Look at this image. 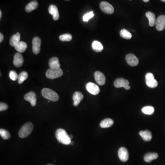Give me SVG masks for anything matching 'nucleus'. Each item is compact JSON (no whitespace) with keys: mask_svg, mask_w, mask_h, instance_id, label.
<instances>
[{"mask_svg":"<svg viewBox=\"0 0 165 165\" xmlns=\"http://www.w3.org/2000/svg\"><path fill=\"white\" fill-rule=\"evenodd\" d=\"M4 39V36L1 33H0V42L1 43Z\"/></svg>","mask_w":165,"mask_h":165,"instance_id":"f704fd0d","label":"nucleus"},{"mask_svg":"<svg viewBox=\"0 0 165 165\" xmlns=\"http://www.w3.org/2000/svg\"><path fill=\"white\" fill-rule=\"evenodd\" d=\"M49 12L50 14L53 16V19L55 21L58 20L59 18V13L58 8L54 5H51L48 8Z\"/></svg>","mask_w":165,"mask_h":165,"instance_id":"2eb2a0df","label":"nucleus"},{"mask_svg":"<svg viewBox=\"0 0 165 165\" xmlns=\"http://www.w3.org/2000/svg\"><path fill=\"white\" fill-rule=\"evenodd\" d=\"M38 7V3L36 1H33L29 3L25 8L26 12H30L33 10L36 9Z\"/></svg>","mask_w":165,"mask_h":165,"instance_id":"412c9836","label":"nucleus"},{"mask_svg":"<svg viewBox=\"0 0 165 165\" xmlns=\"http://www.w3.org/2000/svg\"><path fill=\"white\" fill-rule=\"evenodd\" d=\"M24 59L22 55L20 53H16L14 56L13 64L16 67H20L23 64Z\"/></svg>","mask_w":165,"mask_h":165,"instance_id":"dca6fc26","label":"nucleus"},{"mask_svg":"<svg viewBox=\"0 0 165 165\" xmlns=\"http://www.w3.org/2000/svg\"><path fill=\"white\" fill-rule=\"evenodd\" d=\"M146 16L148 19L149 25L151 27L155 25L156 18L155 14L151 12H148L146 13Z\"/></svg>","mask_w":165,"mask_h":165,"instance_id":"aec40b11","label":"nucleus"},{"mask_svg":"<svg viewBox=\"0 0 165 165\" xmlns=\"http://www.w3.org/2000/svg\"><path fill=\"white\" fill-rule=\"evenodd\" d=\"M155 28L158 31H162L165 29V16L161 15L156 19Z\"/></svg>","mask_w":165,"mask_h":165,"instance_id":"9d476101","label":"nucleus"},{"mask_svg":"<svg viewBox=\"0 0 165 165\" xmlns=\"http://www.w3.org/2000/svg\"><path fill=\"white\" fill-rule=\"evenodd\" d=\"M155 111V109L151 106H146L142 109L143 113L146 115H152Z\"/></svg>","mask_w":165,"mask_h":165,"instance_id":"c85d7f7f","label":"nucleus"},{"mask_svg":"<svg viewBox=\"0 0 165 165\" xmlns=\"http://www.w3.org/2000/svg\"><path fill=\"white\" fill-rule=\"evenodd\" d=\"M143 1H144L145 2H148V1H149L150 0H143Z\"/></svg>","mask_w":165,"mask_h":165,"instance_id":"e433bc0d","label":"nucleus"},{"mask_svg":"<svg viewBox=\"0 0 165 165\" xmlns=\"http://www.w3.org/2000/svg\"><path fill=\"white\" fill-rule=\"evenodd\" d=\"M27 46V44L25 42L20 41L18 44H16L14 47L16 51L20 53H23L26 51Z\"/></svg>","mask_w":165,"mask_h":165,"instance_id":"5701e85b","label":"nucleus"},{"mask_svg":"<svg viewBox=\"0 0 165 165\" xmlns=\"http://www.w3.org/2000/svg\"><path fill=\"white\" fill-rule=\"evenodd\" d=\"M52 165V164H48V165Z\"/></svg>","mask_w":165,"mask_h":165,"instance_id":"a19ab883","label":"nucleus"},{"mask_svg":"<svg viewBox=\"0 0 165 165\" xmlns=\"http://www.w3.org/2000/svg\"><path fill=\"white\" fill-rule=\"evenodd\" d=\"M49 65L50 68L52 69H59L60 68V67L59 60L58 58L56 57H52L49 60Z\"/></svg>","mask_w":165,"mask_h":165,"instance_id":"f3484780","label":"nucleus"},{"mask_svg":"<svg viewBox=\"0 0 165 165\" xmlns=\"http://www.w3.org/2000/svg\"><path fill=\"white\" fill-rule=\"evenodd\" d=\"M41 38L38 37L36 36L34 38L32 41V45H33V53L35 55L38 54L41 51Z\"/></svg>","mask_w":165,"mask_h":165,"instance_id":"6e6552de","label":"nucleus"},{"mask_svg":"<svg viewBox=\"0 0 165 165\" xmlns=\"http://www.w3.org/2000/svg\"><path fill=\"white\" fill-rule=\"evenodd\" d=\"M28 78V74L26 72L23 71L19 74L18 81L19 84H22Z\"/></svg>","mask_w":165,"mask_h":165,"instance_id":"bb28decb","label":"nucleus"},{"mask_svg":"<svg viewBox=\"0 0 165 165\" xmlns=\"http://www.w3.org/2000/svg\"><path fill=\"white\" fill-rule=\"evenodd\" d=\"M126 60L127 63L132 67L137 66L139 64V59L133 54H129L126 55Z\"/></svg>","mask_w":165,"mask_h":165,"instance_id":"f8f14e48","label":"nucleus"},{"mask_svg":"<svg viewBox=\"0 0 165 165\" xmlns=\"http://www.w3.org/2000/svg\"><path fill=\"white\" fill-rule=\"evenodd\" d=\"M34 129V125L31 122H27L22 126L19 131V135L21 138H25L31 134Z\"/></svg>","mask_w":165,"mask_h":165,"instance_id":"f03ea898","label":"nucleus"},{"mask_svg":"<svg viewBox=\"0 0 165 165\" xmlns=\"http://www.w3.org/2000/svg\"><path fill=\"white\" fill-rule=\"evenodd\" d=\"M86 89L92 95H97L100 93V89L99 86L93 82H88L86 85Z\"/></svg>","mask_w":165,"mask_h":165,"instance_id":"1a4fd4ad","label":"nucleus"},{"mask_svg":"<svg viewBox=\"0 0 165 165\" xmlns=\"http://www.w3.org/2000/svg\"><path fill=\"white\" fill-rule=\"evenodd\" d=\"M114 85L115 87L116 88L123 87L127 90H129L130 89V86L129 85V82L124 78H118L115 81Z\"/></svg>","mask_w":165,"mask_h":165,"instance_id":"0eeeda50","label":"nucleus"},{"mask_svg":"<svg viewBox=\"0 0 165 165\" xmlns=\"http://www.w3.org/2000/svg\"><path fill=\"white\" fill-rule=\"evenodd\" d=\"M83 98H84V96L82 93L78 91L75 92L73 96L74 106L75 107L78 106Z\"/></svg>","mask_w":165,"mask_h":165,"instance_id":"a211bd4d","label":"nucleus"},{"mask_svg":"<svg viewBox=\"0 0 165 165\" xmlns=\"http://www.w3.org/2000/svg\"><path fill=\"white\" fill-rule=\"evenodd\" d=\"M24 98L25 100L30 102L32 107L36 106L37 99L35 93L33 91L30 92L24 96Z\"/></svg>","mask_w":165,"mask_h":165,"instance_id":"9b49d317","label":"nucleus"},{"mask_svg":"<svg viewBox=\"0 0 165 165\" xmlns=\"http://www.w3.org/2000/svg\"><path fill=\"white\" fill-rule=\"evenodd\" d=\"M162 1H163V2H165V0H161Z\"/></svg>","mask_w":165,"mask_h":165,"instance_id":"ea45409f","label":"nucleus"},{"mask_svg":"<svg viewBox=\"0 0 165 165\" xmlns=\"http://www.w3.org/2000/svg\"><path fill=\"white\" fill-rule=\"evenodd\" d=\"M139 134L144 141H150L152 139V133L148 130L140 131Z\"/></svg>","mask_w":165,"mask_h":165,"instance_id":"6ab92c4d","label":"nucleus"},{"mask_svg":"<svg viewBox=\"0 0 165 165\" xmlns=\"http://www.w3.org/2000/svg\"><path fill=\"white\" fill-rule=\"evenodd\" d=\"M94 16V14L93 12L91 11V12H90L85 14L83 16L82 19H83V20L85 22H88L89 20L90 19L92 18Z\"/></svg>","mask_w":165,"mask_h":165,"instance_id":"2f4dec72","label":"nucleus"},{"mask_svg":"<svg viewBox=\"0 0 165 165\" xmlns=\"http://www.w3.org/2000/svg\"><path fill=\"white\" fill-rule=\"evenodd\" d=\"M56 137L59 143L65 145L71 144V139L64 129H59L56 132Z\"/></svg>","mask_w":165,"mask_h":165,"instance_id":"f257e3e1","label":"nucleus"},{"mask_svg":"<svg viewBox=\"0 0 165 165\" xmlns=\"http://www.w3.org/2000/svg\"><path fill=\"white\" fill-rule=\"evenodd\" d=\"M69 137H70V138L71 139V140H72V139H73V136L70 135Z\"/></svg>","mask_w":165,"mask_h":165,"instance_id":"4c0bfd02","label":"nucleus"},{"mask_svg":"<svg viewBox=\"0 0 165 165\" xmlns=\"http://www.w3.org/2000/svg\"><path fill=\"white\" fill-rule=\"evenodd\" d=\"M158 157V155L156 153H148L144 156V161L146 162H151L154 160L156 159Z\"/></svg>","mask_w":165,"mask_h":165,"instance_id":"b1692460","label":"nucleus"},{"mask_svg":"<svg viewBox=\"0 0 165 165\" xmlns=\"http://www.w3.org/2000/svg\"><path fill=\"white\" fill-rule=\"evenodd\" d=\"M145 82L147 85L151 88H155L158 86V82L154 78V75L148 73L145 75Z\"/></svg>","mask_w":165,"mask_h":165,"instance_id":"39448f33","label":"nucleus"},{"mask_svg":"<svg viewBox=\"0 0 165 165\" xmlns=\"http://www.w3.org/2000/svg\"><path fill=\"white\" fill-rule=\"evenodd\" d=\"M113 121L110 118H107L101 121L100 123V126L103 129L110 128L113 124Z\"/></svg>","mask_w":165,"mask_h":165,"instance_id":"a878e982","label":"nucleus"},{"mask_svg":"<svg viewBox=\"0 0 165 165\" xmlns=\"http://www.w3.org/2000/svg\"><path fill=\"white\" fill-rule=\"evenodd\" d=\"M1 16H2V12H1V11H0V19H1Z\"/></svg>","mask_w":165,"mask_h":165,"instance_id":"c9c22d12","label":"nucleus"},{"mask_svg":"<svg viewBox=\"0 0 165 165\" xmlns=\"http://www.w3.org/2000/svg\"><path fill=\"white\" fill-rule=\"evenodd\" d=\"M0 135L4 140H8L10 138V134L7 130L1 129H0Z\"/></svg>","mask_w":165,"mask_h":165,"instance_id":"7c9ffc66","label":"nucleus"},{"mask_svg":"<svg viewBox=\"0 0 165 165\" xmlns=\"http://www.w3.org/2000/svg\"><path fill=\"white\" fill-rule=\"evenodd\" d=\"M73 144H74V142H71V145H73Z\"/></svg>","mask_w":165,"mask_h":165,"instance_id":"58836bf2","label":"nucleus"},{"mask_svg":"<svg viewBox=\"0 0 165 165\" xmlns=\"http://www.w3.org/2000/svg\"><path fill=\"white\" fill-rule=\"evenodd\" d=\"M8 106L7 104L3 102H1L0 103V111H6L8 110Z\"/></svg>","mask_w":165,"mask_h":165,"instance_id":"72a5a7b5","label":"nucleus"},{"mask_svg":"<svg viewBox=\"0 0 165 165\" xmlns=\"http://www.w3.org/2000/svg\"><path fill=\"white\" fill-rule=\"evenodd\" d=\"M118 155L122 162H126L129 158V152L126 148L124 147L120 148L118 152Z\"/></svg>","mask_w":165,"mask_h":165,"instance_id":"4468645a","label":"nucleus"},{"mask_svg":"<svg viewBox=\"0 0 165 165\" xmlns=\"http://www.w3.org/2000/svg\"><path fill=\"white\" fill-rule=\"evenodd\" d=\"M65 1H69V0H65Z\"/></svg>","mask_w":165,"mask_h":165,"instance_id":"79ce46f5","label":"nucleus"},{"mask_svg":"<svg viewBox=\"0 0 165 165\" xmlns=\"http://www.w3.org/2000/svg\"><path fill=\"white\" fill-rule=\"evenodd\" d=\"M92 46L94 51L96 52H100L103 50V46L100 42L98 41H94L92 44Z\"/></svg>","mask_w":165,"mask_h":165,"instance_id":"393cba45","label":"nucleus"},{"mask_svg":"<svg viewBox=\"0 0 165 165\" xmlns=\"http://www.w3.org/2000/svg\"><path fill=\"white\" fill-rule=\"evenodd\" d=\"M120 34L122 37L126 40H130L132 38V34L131 33L125 29L121 30Z\"/></svg>","mask_w":165,"mask_h":165,"instance_id":"cd10ccee","label":"nucleus"},{"mask_svg":"<svg viewBox=\"0 0 165 165\" xmlns=\"http://www.w3.org/2000/svg\"><path fill=\"white\" fill-rule=\"evenodd\" d=\"M9 75L10 78L14 81L16 80V79H18L19 78L18 74L15 71H11L9 72Z\"/></svg>","mask_w":165,"mask_h":165,"instance_id":"473e14b6","label":"nucleus"},{"mask_svg":"<svg viewBox=\"0 0 165 165\" xmlns=\"http://www.w3.org/2000/svg\"><path fill=\"white\" fill-rule=\"evenodd\" d=\"M41 94L44 98L51 101H57L59 98L56 92L48 88H44L42 90Z\"/></svg>","mask_w":165,"mask_h":165,"instance_id":"7ed1b4c3","label":"nucleus"},{"mask_svg":"<svg viewBox=\"0 0 165 165\" xmlns=\"http://www.w3.org/2000/svg\"><path fill=\"white\" fill-rule=\"evenodd\" d=\"M100 10L104 13L111 14L114 12V9L111 4L106 1H102L100 4Z\"/></svg>","mask_w":165,"mask_h":165,"instance_id":"423d86ee","label":"nucleus"},{"mask_svg":"<svg viewBox=\"0 0 165 165\" xmlns=\"http://www.w3.org/2000/svg\"><path fill=\"white\" fill-rule=\"evenodd\" d=\"M20 34L19 33H17L14 35L12 36L10 38V45L12 46H15L16 44H18L20 41Z\"/></svg>","mask_w":165,"mask_h":165,"instance_id":"4be33fe9","label":"nucleus"},{"mask_svg":"<svg viewBox=\"0 0 165 165\" xmlns=\"http://www.w3.org/2000/svg\"><path fill=\"white\" fill-rule=\"evenodd\" d=\"M95 80L98 85H103L106 83V77L104 74L100 72H96L94 74Z\"/></svg>","mask_w":165,"mask_h":165,"instance_id":"ddd939ff","label":"nucleus"},{"mask_svg":"<svg viewBox=\"0 0 165 165\" xmlns=\"http://www.w3.org/2000/svg\"><path fill=\"white\" fill-rule=\"evenodd\" d=\"M63 71L60 68L59 69H52L50 68L47 70L45 75L47 78L53 79L58 78L63 74Z\"/></svg>","mask_w":165,"mask_h":165,"instance_id":"20e7f679","label":"nucleus"},{"mask_svg":"<svg viewBox=\"0 0 165 165\" xmlns=\"http://www.w3.org/2000/svg\"><path fill=\"white\" fill-rule=\"evenodd\" d=\"M59 39L62 41H70L72 39V36L70 34H65L60 35L59 36Z\"/></svg>","mask_w":165,"mask_h":165,"instance_id":"c756f323","label":"nucleus"}]
</instances>
